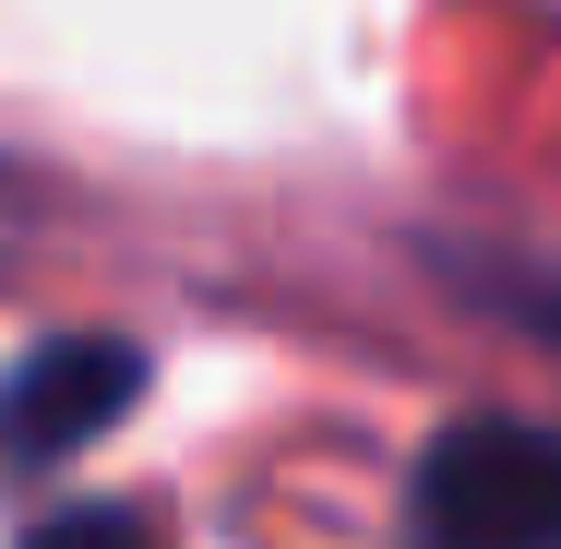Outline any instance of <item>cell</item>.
Segmentation results:
<instances>
[{"instance_id":"cell-1","label":"cell","mask_w":561,"mask_h":549,"mask_svg":"<svg viewBox=\"0 0 561 549\" xmlns=\"http://www.w3.org/2000/svg\"><path fill=\"white\" fill-rule=\"evenodd\" d=\"M407 549H561V419H454L407 478Z\"/></svg>"},{"instance_id":"cell-2","label":"cell","mask_w":561,"mask_h":549,"mask_svg":"<svg viewBox=\"0 0 561 549\" xmlns=\"http://www.w3.org/2000/svg\"><path fill=\"white\" fill-rule=\"evenodd\" d=\"M131 394H144V346H119V334H48V346H24L0 370V478L72 466Z\"/></svg>"},{"instance_id":"cell-3","label":"cell","mask_w":561,"mask_h":549,"mask_svg":"<svg viewBox=\"0 0 561 549\" xmlns=\"http://www.w3.org/2000/svg\"><path fill=\"white\" fill-rule=\"evenodd\" d=\"M443 263L466 275L478 311H502V323H526V334L561 346V263H526V251H443Z\"/></svg>"},{"instance_id":"cell-4","label":"cell","mask_w":561,"mask_h":549,"mask_svg":"<svg viewBox=\"0 0 561 549\" xmlns=\"http://www.w3.org/2000/svg\"><path fill=\"white\" fill-rule=\"evenodd\" d=\"M24 549H156L144 514H119V502H72V514H48Z\"/></svg>"}]
</instances>
